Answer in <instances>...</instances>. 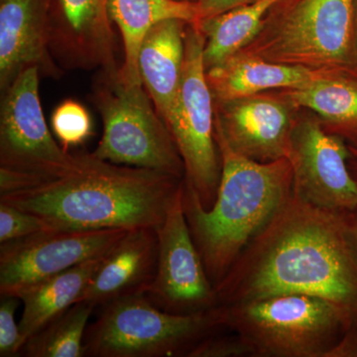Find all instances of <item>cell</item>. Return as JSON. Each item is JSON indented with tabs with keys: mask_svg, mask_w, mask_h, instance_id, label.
Listing matches in <instances>:
<instances>
[{
	"mask_svg": "<svg viewBox=\"0 0 357 357\" xmlns=\"http://www.w3.org/2000/svg\"><path fill=\"white\" fill-rule=\"evenodd\" d=\"M217 306L307 295L332 303L357 326V250L344 213L293 196L215 287Z\"/></svg>",
	"mask_w": 357,
	"mask_h": 357,
	"instance_id": "1",
	"label": "cell"
},
{
	"mask_svg": "<svg viewBox=\"0 0 357 357\" xmlns=\"http://www.w3.org/2000/svg\"><path fill=\"white\" fill-rule=\"evenodd\" d=\"M184 180L77 152L60 172L26 174L24 189L2 195L0 202L34 213L50 230L157 229Z\"/></svg>",
	"mask_w": 357,
	"mask_h": 357,
	"instance_id": "2",
	"label": "cell"
},
{
	"mask_svg": "<svg viewBox=\"0 0 357 357\" xmlns=\"http://www.w3.org/2000/svg\"><path fill=\"white\" fill-rule=\"evenodd\" d=\"M215 140L222 175L215 204L204 208L185 183L183 194L188 225L213 287L293 195L288 158L260 163L236 153L217 133Z\"/></svg>",
	"mask_w": 357,
	"mask_h": 357,
	"instance_id": "3",
	"label": "cell"
},
{
	"mask_svg": "<svg viewBox=\"0 0 357 357\" xmlns=\"http://www.w3.org/2000/svg\"><path fill=\"white\" fill-rule=\"evenodd\" d=\"M237 53L357 77L354 0H279Z\"/></svg>",
	"mask_w": 357,
	"mask_h": 357,
	"instance_id": "4",
	"label": "cell"
},
{
	"mask_svg": "<svg viewBox=\"0 0 357 357\" xmlns=\"http://www.w3.org/2000/svg\"><path fill=\"white\" fill-rule=\"evenodd\" d=\"M222 328L236 332L257 357H326L349 328L332 303L283 295L215 306Z\"/></svg>",
	"mask_w": 357,
	"mask_h": 357,
	"instance_id": "5",
	"label": "cell"
},
{
	"mask_svg": "<svg viewBox=\"0 0 357 357\" xmlns=\"http://www.w3.org/2000/svg\"><path fill=\"white\" fill-rule=\"evenodd\" d=\"M220 324L218 307L178 314L155 306L146 296H128L100 306L84 335V356H188Z\"/></svg>",
	"mask_w": 357,
	"mask_h": 357,
	"instance_id": "6",
	"label": "cell"
},
{
	"mask_svg": "<svg viewBox=\"0 0 357 357\" xmlns=\"http://www.w3.org/2000/svg\"><path fill=\"white\" fill-rule=\"evenodd\" d=\"M91 100L103 124L102 139L91 153L119 165L185 178L184 162L172 133L143 84L124 83L119 72L98 70Z\"/></svg>",
	"mask_w": 357,
	"mask_h": 357,
	"instance_id": "7",
	"label": "cell"
},
{
	"mask_svg": "<svg viewBox=\"0 0 357 357\" xmlns=\"http://www.w3.org/2000/svg\"><path fill=\"white\" fill-rule=\"evenodd\" d=\"M204 36L195 23L185 33L184 73L168 126L185 166V183L206 210L217 199L222 159L215 140V103L204 65Z\"/></svg>",
	"mask_w": 357,
	"mask_h": 357,
	"instance_id": "8",
	"label": "cell"
},
{
	"mask_svg": "<svg viewBox=\"0 0 357 357\" xmlns=\"http://www.w3.org/2000/svg\"><path fill=\"white\" fill-rule=\"evenodd\" d=\"M347 141L326 132L314 112L301 109L287 158L293 196L316 208L347 213L357 208V182L349 171Z\"/></svg>",
	"mask_w": 357,
	"mask_h": 357,
	"instance_id": "9",
	"label": "cell"
},
{
	"mask_svg": "<svg viewBox=\"0 0 357 357\" xmlns=\"http://www.w3.org/2000/svg\"><path fill=\"white\" fill-rule=\"evenodd\" d=\"M40 77L37 68H28L1 93L0 168L50 175L76 158L49 130L40 102Z\"/></svg>",
	"mask_w": 357,
	"mask_h": 357,
	"instance_id": "10",
	"label": "cell"
},
{
	"mask_svg": "<svg viewBox=\"0 0 357 357\" xmlns=\"http://www.w3.org/2000/svg\"><path fill=\"white\" fill-rule=\"evenodd\" d=\"M128 231L47 230L0 243V294L17 297L39 282L107 255Z\"/></svg>",
	"mask_w": 357,
	"mask_h": 357,
	"instance_id": "11",
	"label": "cell"
},
{
	"mask_svg": "<svg viewBox=\"0 0 357 357\" xmlns=\"http://www.w3.org/2000/svg\"><path fill=\"white\" fill-rule=\"evenodd\" d=\"M183 194L184 187L156 229V274L144 294L159 309L178 314L208 311L217 306L215 287L188 225Z\"/></svg>",
	"mask_w": 357,
	"mask_h": 357,
	"instance_id": "12",
	"label": "cell"
},
{
	"mask_svg": "<svg viewBox=\"0 0 357 357\" xmlns=\"http://www.w3.org/2000/svg\"><path fill=\"white\" fill-rule=\"evenodd\" d=\"M213 103L215 133L236 153L260 163L287 158L301 109L281 91Z\"/></svg>",
	"mask_w": 357,
	"mask_h": 357,
	"instance_id": "13",
	"label": "cell"
},
{
	"mask_svg": "<svg viewBox=\"0 0 357 357\" xmlns=\"http://www.w3.org/2000/svg\"><path fill=\"white\" fill-rule=\"evenodd\" d=\"M49 48L66 70L119 72L109 0H53L49 15Z\"/></svg>",
	"mask_w": 357,
	"mask_h": 357,
	"instance_id": "14",
	"label": "cell"
},
{
	"mask_svg": "<svg viewBox=\"0 0 357 357\" xmlns=\"http://www.w3.org/2000/svg\"><path fill=\"white\" fill-rule=\"evenodd\" d=\"M53 0H0V93L28 68L59 79V67L49 48V15Z\"/></svg>",
	"mask_w": 357,
	"mask_h": 357,
	"instance_id": "15",
	"label": "cell"
},
{
	"mask_svg": "<svg viewBox=\"0 0 357 357\" xmlns=\"http://www.w3.org/2000/svg\"><path fill=\"white\" fill-rule=\"evenodd\" d=\"M157 262L156 229L129 230L105 255L79 302L100 307L128 296L144 295L154 280Z\"/></svg>",
	"mask_w": 357,
	"mask_h": 357,
	"instance_id": "16",
	"label": "cell"
},
{
	"mask_svg": "<svg viewBox=\"0 0 357 357\" xmlns=\"http://www.w3.org/2000/svg\"><path fill=\"white\" fill-rule=\"evenodd\" d=\"M188 25L189 22L181 20L155 25L141 45L138 57L141 81L166 124L182 84Z\"/></svg>",
	"mask_w": 357,
	"mask_h": 357,
	"instance_id": "17",
	"label": "cell"
},
{
	"mask_svg": "<svg viewBox=\"0 0 357 357\" xmlns=\"http://www.w3.org/2000/svg\"><path fill=\"white\" fill-rule=\"evenodd\" d=\"M206 74L213 100H223L300 88L330 73L236 53L222 64L206 70Z\"/></svg>",
	"mask_w": 357,
	"mask_h": 357,
	"instance_id": "18",
	"label": "cell"
},
{
	"mask_svg": "<svg viewBox=\"0 0 357 357\" xmlns=\"http://www.w3.org/2000/svg\"><path fill=\"white\" fill-rule=\"evenodd\" d=\"M109 11L123 42L124 61L119 74L128 84H143L138 57L141 45L155 25L168 20H197L196 3L180 0H109Z\"/></svg>",
	"mask_w": 357,
	"mask_h": 357,
	"instance_id": "19",
	"label": "cell"
},
{
	"mask_svg": "<svg viewBox=\"0 0 357 357\" xmlns=\"http://www.w3.org/2000/svg\"><path fill=\"white\" fill-rule=\"evenodd\" d=\"M300 109L318 116L326 132L357 139V77L330 73L300 88L279 89Z\"/></svg>",
	"mask_w": 357,
	"mask_h": 357,
	"instance_id": "20",
	"label": "cell"
},
{
	"mask_svg": "<svg viewBox=\"0 0 357 357\" xmlns=\"http://www.w3.org/2000/svg\"><path fill=\"white\" fill-rule=\"evenodd\" d=\"M105 255L39 282L17 296L23 304L20 328L24 345L51 319L79 302Z\"/></svg>",
	"mask_w": 357,
	"mask_h": 357,
	"instance_id": "21",
	"label": "cell"
},
{
	"mask_svg": "<svg viewBox=\"0 0 357 357\" xmlns=\"http://www.w3.org/2000/svg\"><path fill=\"white\" fill-rule=\"evenodd\" d=\"M279 0H256L215 17L195 23L204 36L206 70L222 64L257 34L263 20Z\"/></svg>",
	"mask_w": 357,
	"mask_h": 357,
	"instance_id": "22",
	"label": "cell"
},
{
	"mask_svg": "<svg viewBox=\"0 0 357 357\" xmlns=\"http://www.w3.org/2000/svg\"><path fill=\"white\" fill-rule=\"evenodd\" d=\"M95 309L76 303L35 333L21 352L28 357H84V335Z\"/></svg>",
	"mask_w": 357,
	"mask_h": 357,
	"instance_id": "23",
	"label": "cell"
},
{
	"mask_svg": "<svg viewBox=\"0 0 357 357\" xmlns=\"http://www.w3.org/2000/svg\"><path fill=\"white\" fill-rule=\"evenodd\" d=\"M52 131L66 151L81 146L93 134L89 110L77 100L68 98L60 103L51 116Z\"/></svg>",
	"mask_w": 357,
	"mask_h": 357,
	"instance_id": "24",
	"label": "cell"
},
{
	"mask_svg": "<svg viewBox=\"0 0 357 357\" xmlns=\"http://www.w3.org/2000/svg\"><path fill=\"white\" fill-rule=\"evenodd\" d=\"M48 225L34 213L0 202V243L47 231Z\"/></svg>",
	"mask_w": 357,
	"mask_h": 357,
	"instance_id": "25",
	"label": "cell"
},
{
	"mask_svg": "<svg viewBox=\"0 0 357 357\" xmlns=\"http://www.w3.org/2000/svg\"><path fill=\"white\" fill-rule=\"evenodd\" d=\"M20 299L14 296H1L0 303V356H15L22 351V335L16 324L15 312Z\"/></svg>",
	"mask_w": 357,
	"mask_h": 357,
	"instance_id": "26",
	"label": "cell"
},
{
	"mask_svg": "<svg viewBox=\"0 0 357 357\" xmlns=\"http://www.w3.org/2000/svg\"><path fill=\"white\" fill-rule=\"evenodd\" d=\"M252 356L250 349L238 335L234 337H210L199 342L187 357Z\"/></svg>",
	"mask_w": 357,
	"mask_h": 357,
	"instance_id": "27",
	"label": "cell"
},
{
	"mask_svg": "<svg viewBox=\"0 0 357 357\" xmlns=\"http://www.w3.org/2000/svg\"><path fill=\"white\" fill-rule=\"evenodd\" d=\"M255 1L256 0H197V20L195 23Z\"/></svg>",
	"mask_w": 357,
	"mask_h": 357,
	"instance_id": "28",
	"label": "cell"
},
{
	"mask_svg": "<svg viewBox=\"0 0 357 357\" xmlns=\"http://www.w3.org/2000/svg\"><path fill=\"white\" fill-rule=\"evenodd\" d=\"M326 357H357V326L345 331Z\"/></svg>",
	"mask_w": 357,
	"mask_h": 357,
	"instance_id": "29",
	"label": "cell"
},
{
	"mask_svg": "<svg viewBox=\"0 0 357 357\" xmlns=\"http://www.w3.org/2000/svg\"><path fill=\"white\" fill-rule=\"evenodd\" d=\"M345 222H347V229L351 234L352 243L356 246L357 250V208L351 213H344Z\"/></svg>",
	"mask_w": 357,
	"mask_h": 357,
	"instance_id": "30",
	"label": "cell"
},
{
	"mask_svg": "<svg viewBox=\"0 0 357 357\" xmlns=\"http://www.w3.org/2000/svg\"><path fill=\"white\" fill-rule=\"evenodd\" d=\"M347 147H349V151L347 164H349V171H351L352 177L357 182V139L354 141V142L347 143Z\"/></svg>",
	"mask_w": 357,
	"mask_h": 357,
	"instance_id": "31",
	"label": "cell"
},
{
	"mask_svg": "<svg viewBox=\"0 0 357 357\" xmlns=\"http://www.w3.org/2000/svg\"><path fill=\"white\" fill-rule=\"evenodd\" d=\"M354 49L357 66V0H354Z\"/></svg>",
	"mask_w": 357,
	"mask_h": 357,
	"instance_id": "32",
	"label": "cell"
},
{
	"mask_svg": "<svg viewBox=\"0 0 357 357\" xmlns=\"http://www.w3.org/2000/svg\"><path fill=\"white\" fill-rule=\"evenodd\" d=\"M180 1L191 2V3H196L197 0H180Z\"/></svg>",
	"mask_w": 357,
	"mask_h": 357,
	"instance_id": "33",
	"label": "cell"
}]
</instances>
